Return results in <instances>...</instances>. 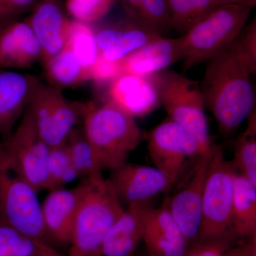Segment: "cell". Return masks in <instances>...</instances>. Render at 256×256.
Returning a JSON list of instances; mask_svg holds the SVG:
<instances>
[{
	"label": "cell",
	"mask_w": 256,
	"mask_h": 256,
	"mask_svg": "<svg viewBox=\"0 0 256 256\" xmlns=\"http://www.w3.org/2000/svg\"><path fill=\"white\" fill-rule=\"evenodd\" d=\"M14 171V163L4 146H0V174L5 172Z\"/></svg>",
	"instance_id": "36"
},
{
	"label": "cell",
	"mask_w": 256,
	"mask_h": 256,
	"mask_svg": "<svg viewBox=\"0 0 256 256\" xmlns=\"http://www.w3.org/2000/svg\"><path fill=\"white\" fill-rule=\"evenodd\" d=\"M82 119V130L104 170H114L127 162L142 140L136 118L108 101L84 104Z\"/></svg>",
	"instance_id": "2"
},
{
	"label": "cell",
	"mask_w": 256,
	"mask_h": 256,
	"mask_svg": "<svg viewBox=\"0 0 256 256\" xmlns=\"http://www.w3.org/2000/svg\"><path fill=\"white\" fill-rule=\"evenodd\" d=\"M237 48L245 60L252 75L256 73V18L242 31L235 40Z\"/></svg>",
	"instance_id": "33"
},
{
	"label": "cell",
	"mask_w": 256,
	"mask_h": 256,
	"mask_svg": "<svg viewBox=\"0 0 256 256\" xmlns=\"http://www.w3.org/2000/svg\"><path fill=\"white\" fill-rule=\"evenodd\" d=\"M117 0H66L67 13L74 20L87 24L100 21L107 16Z\"/></svg>",
	"instance_id": "32"
},
{
	"label": "cell",
	"mask_w": 256,
	"mask_h": 256,
	"mask_svg": "<svg viewBox=\"0 0 256 256\" xmlns=\"http://www.w3.org/2000/svg\"><path fill=\"white\" fill-rule=\"evenodd\" d=\"M0 256H63L50 242L18 232L0 220Z\"/></svg>",
	"instance_id": "22"
},
{
	"label": "cell",
	"mask_w": 256,
	"mask_h": 256,
	"mask_svg": "<svg viewBox=\"0 0 256 256\" xmlns=\"http://www.w3.org/2000/svg\"><path fill=\"white\" fill-rule=\"evenodd\" d=\"M42 48L26 20L5 23L0 30V68H30L42 60Z\"/></svg>",
	"instance_id": "18"
},
{
	"label": "cell",
	"mask_w": 256,
	"mask_h": 256,
	"mask_svg": "<svg viewBox=\"0 0 256 256\" xmlns=\"http://www.w3.org/2000/svg\"><path fill=\"white\" fill-rule=\"evenodd\" d=\"M142 206L132 205L124 208L106 235L100 256H134L142 242Z\"/></svg>",
	"instance_id": "20"
},
{
	"label": "cell",
	"mask_w": 256,
	"mask_h": 256,
	"mask_svg": "<svg viewBox=\"0 0 256 256\" xmlns=\"http://www.w3.org/2000/svg\"><path fill=\"white\" fill-rule=\"evenodd\" d=\"M160 100L168 118L186 128L200 143L202 150L213 149L205 114V101L198 82L171 70L159 73Z\"/></svg>",
	"instance_id": "6"
},
{
	"label": "cell",
	"mask_w": 256,
	"mask_h": 256,
	"mask_svg": "<svg viewBox=\"0 0 256 256\" xmlns=\"http://www.w3.org/2000/svg\"><path fill=\"white\" fill-rule=\"evenodd\" d=\"M220 1L223 4L240 5V6H247L252 9L256 5V0H220Z\"/></svg>",
	"instance_id": "37"
},
{
	"label": "cell",
	"mask_w": 256,
	"mask_h": 256,
	"mask_svg": "<svg viewBox=\"0 0 256 256\" xmlns=\"http://www.w3.org/2000/svg\"><path fill=\"white\" fill-rule=\"evenodd\" d=\"M106 101L136 118L144 117L161 105L159 73L122 74L108 84Z\"/></svg>",
	"instance_id": "12"
},
{
	"label": "cell",
	"mask_w": 256,
	"mask_h": 256,
	"mask_svg": "<svg viewBox=\"0 0 256 256\" xmlns=\"http://www.w3.org/2000/svg\"><path fill=\"white\" fill-rule=\"evenodd\" d=\"M66 144L80 178H88L101 174L104 169L100 160L82 130L76 128L70 133Z\"/></svg>",
	"instance_id": "29"
},
{
	"label": "cell",
	"mask_w": 256,
	"mask_h": 256,
	"mask_svg": "<svg viewBox=\"0 0 256 256\" xmlns=\"http://www.w3.org/2000/svg\"><path fill=\"white\" fill-rule=\"evenodd\" d=\"M250 75L235 40L207 62L200 88L224 138L233 134L256 107Z\"/></svg>",
	"instance_id": "1"
},
{
	"label": "cell",
	"mask_w": 256,
	"mask_h": 256,
	"mask_svg": "<svg viewBox=\"0 0 256 256\" xmlns=\"http://www.w3.org/2000/svg\"><path fill=\"white\" fill-rule=\"evenodd\" d=\"M89 186L74 220L68 256H100L106 235L124 208L108 178H88Z\"/></svg>",
	"instance_id": "3"
},
{
	"label": "cell",
	"mask_w": 256,
	"mask_h": 256,
	"mask_svg": "<svg viewBox=\"0 0 256 256\" xmlns=\"http://www.w3.org/2000/svg\"><path fill=\"white\" fill-rule=\"evenodd\" d=\"M44 66L47 80L56 88L76 86L90 80L88 69L66 48L50 58Z\"/></svg>",
	"instance_id": "23"
},
{
	"label": "cell",
	"mask_w": 256,
	"mask_h": 256,
	"mask_svg": "<svg viewBox=\"0 0 256 256\" xmlns=\"http://www.w3.org/2000/svg\"><path fill=\"white\" fill-rule=\"evenodd\" d=\"M38 0H0V24L31 12Z\"/></svg>",
	"instance_id": "35"
},
{
	"label": "cell",
	"mask_w": 256,
	"mask_h": 256,
	"mask_svg": "<svg viewBox=\"0 0 256 256\" xmlns=\"http://www.w3.org/2000/svg\"><path fill=\"white\" fill-rule=\"evenodd\" d=\"M26 21L42 48L44 65L65 48L69 18L64 0H38Z\"/></svg>",
	"instance_id": "16"
},
{
	"label": "cell",
	"mask_w": 256,
	"mask_h": 256,
	"mask_svg": "<svg viewBox=\"0 0 256 256\" xmlns=\"http://www.w3.org/2000/svg\"><path fill=\"white\" fill-rule=\"evenodd\" d=\"M142 242L148 256H185L190 244L170 213L166 202L160 208L141 207Z\"/></svg>",
	"instance_id": "13"
},
{
	"label": "cell",
	"mask_w": 256,
	"mask_h": 256,
	"mask_svg": "<svg viewBox=\"0 0 256 256\" xmlns=\"http://www.w3.org/2000/svg\"><path fill=\"white\" fill-rule=\"evenodd\" d=\"M212 150L197 159L184 176L175 184L178 188L173 194L165 200L173 218L190 245L198 239L204 186Z\"/></svg>",
	"instance_id": "10"
},
{
	"label": "cell",
	"mask_w": 256,
	"mask_h": 256,
	"mask_svg": "<svg viewBox=\"0 0 256 256\" xmlns=\"http://www.w3.org/2000/svg\"><path fill=\"white\" fill-rule=\"evenodd\" d=\"M180 38L162 36L120 60L122 74L150 76L160 73L182 60Z\"/></svg>",
	"instance_id": "19"
},
{
	"label": "cell",
	"mask_w": 256,
	"mask_h": 256,
	"mask_svg": "<svg viewBox=\"0 0 256 256\" xmlns=\"http://www.w3.org/2000/svg\"><path fill=\"white\" fill-rule=\"evenodd\" d=\"M65 48L70 50L78 62L89 70L99 56L96 30L90 24L69 20Z\"/></svg>",
	"instance_id": "26"
},
{
	"label": "cell",
	"mask_w": 256,
	"mask_h": 256,
	"mask_svg": "<svg viewBox=\"0 0 256 256\" xmlns=\"http://www.w3.org/2000/svg\"><path fill=\"white\" fill-rule=\"evenodd\" d=\"M162 36L130 18L124 22L106 25L96 31L99 54L110 62H120Z\"/></svg>",
	"instance_id": "17"
},
{
	"label": "cell",
	"mask_w": 256,
	"mask_h": 256,
	"mask_svg": "<svg viewBox=\"0 0 256 256\" xmlns=\"http://www.w3.org/2000/svg\"><path fill=\"white\" fill-rule=\"evenodd\" d=\"M89 72L90 80H94L98 85H108L112 80L122 74L120 62L106 60L100 54L95 63L89 68Z\"/></svg>",
	"instance_id": "34"
},
{
	"label": "cell",
	"mask_w": 256,
	"mask_h": 256,
	"mask_svg": "<svg viewBox=\"0 0 256 256\" xmlns=\"http://www.w3.org/2000/svg\"><path fill=\"white\" fill-rule=\"evenodd\" d=\"M252 10L240 5H220L180 37L184 72L208 62L233 43Z\"/></svg>",
	"instance_id": "4"
},
{
	"label": "cell",
	"mask_w": 256,
	"mask_h": 256,
	"mask_svg": "<svg viewBox=\"0 0 256 256\" xmlns=\"http://www.w3.org/2000/svg\"><path fill=\"white\" fill-rule=\"evenodd\" d=\"M4 24H0V30H1V28H2V26Z\"/></svg>",
	"instance_id": "38"
},
{
	"label": "cell",
	"mask_w": 256,
	"mask_h": 256,
	"mask_svg": "<svg viewBox=\"0 0 256 256\" xmlns=\"http://www.w3.org/2000/svg\"><path fill=\"white\" fill-rule=\"evenodd\" d=\"M50 191L63 188L80 178L74 168L66 144L50 148L47 161Z\"/></svg>",
	"instance_id": "31"
},
{
	"label": "cell",
	"mask_w": 256,
	"mask_h": 256,
	"mask_svg": "<svg viewBox=\"0 0 256 256\" xmlns=\"http://www.w3.org/2000/svg\"><path fill=\"white\" fill-rule=\"evenodd\" d=\"M166 2L172 28L183 34L198 20L225 4L220 0H166Z\"/></svg>",
	"instance_id": "25"
},
{
	"label": "cell",
	"mask_w": 256,
	"mask_h": 256,
	"mask_svg": "<svg viewBox=\"0 0 256 256\" xmlns=\"http://www.w3.org/2000/svg\"><path fill=\"white\" fill-rule=\"evenodd\" d=\"M88 186V180L86 178L74 188L50 190L42 204L48 242L68 246L74 220Z\"/></svg>",
	"instance_id": "14"
},
{
	"label": "cell",
	"mask_w": 256,
	"mask_h": 256,
	"mask_svg": "<svg viewBox=\"0 0 256 256\" xmlns=\"http://www.w3.org/2000/svg\"><path fill=\"white\" fill-rule=\"evenodd\" d=\"M236 173L232 161L226 160L222 148L215 144L204 186L201 225L197 240L208 242L236 237L230 228Z\"/></svg>",
	"instance_id": "5"
},
{
	"label": "cell",
	"mask_w": 256,
	"mask_h": 256,
	"mask_svg": "<svg viewBox=\"0 0 256 256\" xmlns=\"http://www.w3.org/2000/svg\"><path fill=\"white\" fill-rule=\"evenodd\" d=\"M148 146L154 168L169 178L173 186L200 156L206 154L190 131L169 118L149 132Z\"/></svg>",
	"instance_id": "7"
},
{
	"label": "cell",
	"mask_w": 256,
	"mask_h": 256,
	"mask_svg": "<svg viewBox=\"0 0 256 256\" xmlns=\"http://www.w3.org/2000/svg\"><path fill=\"white\" fill-rule=\"evenodd\" d=\"M41 82L32 74L0 68V137L11 134Z\"/></svg>",
	"instance_id": "15"
},
{
	"label": "cell",
	"mask_w": 256,
	"mask_h": 256,
	"mask_svg": "<svg viewBox=\"0 0 256 256\" xmlns=\"http://www.w3.org/2000/svg\"><path fill=\"white\" fill-rule=\"evenodd\" d=\"M84 104L67 99L56 88L53 102L54 128L56 146L65 144L70 133L82 118Z\"/></svg>",
	"instance_id": "30"
},
{
	"label": "cell",
	"mask_w": 256,
	"mask_h": 256,
	"mask_svg": "<svg viewBox=\"0 0 256 256\" xmlns=\"http://www.w3.org/2000/svg\"><path fill=\"white\" fill-rule=\"evenodd\" d=\"M55 90V87L41 82L30 105L37 130L50 148L56 146L53 120Z\"/></svg>",
	"instance_id": "28"
},
{
	"label": "cell",
	"mask_w": 256,
	"mask_h": 256,
	"mask_svg": "<svg viewBox=\"0 0 256 256\" xmlns=\"http://www.w3.org/2000/svg\"><path fill=\"white\" fill-rule=\"evenodd\" d=\"M230 230L236 238L256 236V186L238 172L234 182Z\"/></svg>",
	"instance_id": "21"
},
{
	"label": "cell",
	"mask_w": 256,
	"mask_h": 256,
	"mask_svg": "<svg viewBox=\"0 0 256 256\" xmlns=\"http://www.w3.org/2000/svg\"><path fill=\"white\" fill-rule=\"evenodd\" d=\"M38 191L10 171L0 174V220L22 234L50 242Z\"/></svg>",
	"instance_id": "8"
},
{
	"label": "cell",
	"mask_w": 256,
	"mask_h": 256,
	"mask_svg": "<svg viewBox=\"0 0 256 256\" xmlns=\"http://www.w3.org/2000/svg\"><path fill=\"white\" fill-rule=\"evenodd\" d=\"M4 146L18 176L38 192L50 190L47 161L50 148L37 130L30 106L10 134Z\"/></svg>",
	"instance_id": "9"
},
{
	"label": "cell",
	"mask_w": 256,
	"mask_h": 256,
	"mask_svg": "<svg viewBox=\"0 0 256 256\" xmlns=\"http://www.w3.org/2000/svg\"><path fill=\"white\" fill-rule=\"evenodd\" d=\"M249 114L245 130L236 141L232 162L237 172L256 186V112Z\"/></svg>",
	"instance_id": "27"
},
{
	"label": "cell",
	"mask_w": 256,
	"mask_h": 256,
	"mask_svg": "<svg viewBox=\"0 0 256 256\" xmlns=\"http://www.w3.org/2000/svg\"><path fill=\"white\" fill-rule=\"evenodd\" d=\"M111 171L108 180L119 201L128 206L148 205L173 188L169 178L154 166L126 162Z\"/></svg>",
	"instance_id": "11"
},
{
	"label": "cell",
	"mask_w": 256,
	"mask_h": 256,
	"mask_svg": "<svg viewBox=\"0 0 256 256\" xmlns=\"http://www.w3.org/2000/svg\"><path fill=\"white\" fill-rule=\"evenodd\" d=\"M118 1L131 20L154 30L160 35L171 30V22L166 0Z\"/></svg>",
	"instance_id": "24"
}]
</instances>
